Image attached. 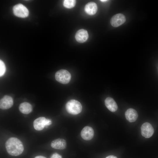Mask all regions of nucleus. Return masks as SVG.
I'll return each mask as SVG.
<instances>
[{
    "mask_svg": "<svg viewBox=\"0 0 158 158\" xmlns=\"http://www.w3.org/2000/svg\"><path fill=\"white\" fill-rule=\"evenodd\" d=\"M46 118L43 117H40L35 119L33 122L34 128L38 131L41 130L46 126Z\"/></svg>",
    "mask_w": 158,
    "mask_h": 158,
    "instance_id": "obj_12",
    "label": "nucleus"
},
{
    "mask_svg": "<svg viewBox=\"0 0 158 158\" xmlns=\"http://www.w3.org/2000/svg\"><path fill=\"white\" fill-rule=\"evenodd\" d=\"M142 135L146 138L151 137L154 133V129L152 125L148 122L143 123L141 127Z\"/></svg>",
    "mask_w": 158,
    "mask_h": 158,
    "instance_id": "obj_5",
    "label": "nucleus"
},
{
    "mask_svg": "<svg viewBox=\"0 0 158 158\" xmlns=\"http://www.w3.org/2000/svg\"><path fill=\"white\" fill-rule=\"evenodd\" d=\"M105 104L107 108L111 112H114L118 109L117 104L111 97H108L105 99Z\"/></svg>",
    "mask_w": 158,
    "mask_h": 158,
    "instance_id": "obj_14",
    "label": "nucleus"
},
{
    "mask_svg": "<svg viewBox=\"0 0 158 158\" xmlns=\"http://www.w3.org/2000/svg\"><path fill=\"white\" fill-rule=\"evenodd\" d=\"M88 34L87 31L84 29H81L78 30L76 32L75 38L78 42L83 43L87 40Z\"/></svg>",
    "mask_w": 158,
    "mask_h": 158,
    "instance_id": "obj_9",
    "label": "nucleus"
},
{
    "mask_svg": "<svg viewBox=\"0 0 158 158\" xmlns=\"http://www.w3.org/2000/svg\"><path fill=\"white\" fill-rule=\"evenodd\" d=\"M105 158H117V157L114 155H111L108 156Z\"/></svg>",
    "mask_w": 158,
    "mask_h": 158,
    "instance_id": "obj_20",
    "label": "nucleus"
},
{
    "mask_svg": "<svg viewBox=\"0 0 158 158\" xmlns=\"http://www.w3.org/2000/svg\"><path fill=\"white\" fill-rule=\"evenodd\" d=\"M94 132L93 129L91 127L86 126L84 127L81 132V136L84 140H90L93 137Z\"/></svg>",
    "mask_w": 158,
    "mask_h": 158,
    "instance_id": "obj_8",
    "label": "nucleus"
},
{
    "mask_svg": "<svg viewBox=\"0 0 158 158\" xmlns=\"http://www.w3.org/2000/svg\"><path fill=\"white\" fill-rule=\"evenodd\" d=\"M65 107L68 113L74 115L80 113L82 109L80 103L75 99H71L68 101L66 104Z\"/></svg>",
    "mask_w": 158,
    "mask_h": 158,
    "instance_id": "obj_2",
    "label": "nucleus"
},
{
    "mask_svg": "<svg viewBox=\"0 0 158 158\" xmlns=\"http://www.w3.org/2000/svg\"><path fill=\"white\" fill-rule=\"evenodd\" d=\"M76 1L75 0H65L63 1L64 6L68 8H71L74 7L75 5Z\"/></svg>",
    "mask_w": 158,
    "mask_h": 158,
    "instance_id": "obj_16",
    "label": "nucleus"
},
{
    "mask_svg": "<svg viewBox=\"0 0 158 158\" xmlns=\"http://www.w3.org/2000/svg\"><path fill=\"white\" fill-rule=\"evenodd\" d=\"M100 1H102V2H105L107 1H108L107 0H100Z\"/></svg>",
    "mask_w": 158,
    "mask_h": 158,
    "instance_id": "obj_22",
    "label": "nucleus"
},
{
    "mask_svg": "<svg viewBox=\"0 0 158 158\" xmlns=\"http://www.w3.org/2000/svg\"><path fill=\"white\" fill-rule=\"evenodd\" d=\"M19 109L22 113L28 114L32 111V107L31 105L29 103L24 102L20 104Z\"/></svg>",
    "mask_w": 158,
    "mask_h": 158,
    "instance_id": "obj_15",
    "label": "nucleus"
},
{
    "mask_svg": "<svg viewBox=\"0 0 158 158\" xmlns=\"http://www.w3.org/2000/svg\"><path fill=\"white\" fill-rule=\"evenodd\" d=\"M6 66L4 62L1 60H0V76L3 75L6 71Z\"/></svg>",
    "mask_w": 158,
    "mask_h": 158,
    "instance_id": "obj_17",
    "label": "nucleus"
},
{
    "mask_svg": "<svg viewBox=\"0 0 158 158\" xmlns=\"http://www.w3.org/2000/svg\"><path fill=\"white\" fill-rule=\"evenodd\" d=\"M50 158H62V157L60 155L55 153L52 154Z\"/></svg>",
    "mask_w": 158,
    "mask_h": 158,
    "instance_id": "obj_18",
    "label": "nucleus"
},
{
    "mask_svg": "<svg viewBox=\"0 0 158 158\" xmlns=\"http://www.w3.org/2000/svg\"><path fill=\"white\" fill-rule=\"evenodd\" d=\"M126 21L125 16L122 14L119 13L113 16L110 20V23L113 27H118L123 23Z\"/></svg>",
    "mask_w": 158,
    "mask_h": 158,
    "instance_id": "obj_6",
    "label": "nucleus"
},
{
    "mask_svg": "<svg viewBox=\"0 0 158 158\" xmlns=\"http://www.w3.org/2000/svg\"><path fill=\"white\" fill-rule=\"evenodd\" d=\"M97 9V4L93 2H90L87 3L84 8L85 12L90 15L95 14L96 13Z\"/></svg>",
    "mask_w": 158,
    "mask_h": 158,
    "instance_id": "obj_13",
    "label": "nucleus"
},
{
    "mask_svg": "<svg viewBox=\"0 0 158 158\" xmlns=\"http://www.w3.org/2000/svg\"><path fill=\"white\" fill-rule=\"evenodd\" d=\"M66 142L63 139L58 138L52 141L51 144L52 148L55 149L63 150L66 147Z\"/></svg>",
    "mask_w": 158,
    "mask_h": 158,
    "instance_id": "obj_10",
    "label": "nucleus"
},
{
    "mask_svg": "<svg viewBox=\"0 0 158 158\" xmlns=\"http://www.w3.org/2000/svg\"><path fill=\"white\" fill-rule=\"evenodd\" d=\"M125 116L127 120L130 122H134L136 121L138 118V114L134 109L129 108L125 113Z\"/></svg>",
    "mask_w": 158,
    "mask_h": 158,
    "instance_id": "obj_11",
    "label": "nucleus"
},
{
    "mask_svg": "<svg viewBox=\"0 0 158 158\" xmlns=\"http://www.w3.org/2000/svg\"><path fill=\"white\" fill-rule=\"evenodd\" d=\"M34 158H47L46 157L42 156H38L35 157Z\"/></svg>",
    "mask_w": 158,
    "mask_h": 158,
    "instance_id": "obj_21",
    "label": "nucleus"
},
{
    "mask_svg": "<svg viewBox=\"0 0 158 158\" xmlns=\"http://www.w3.org/2000/svg\"><path fill=\"white\" fill-rule=\"evenodd\" d=\"M5 147L7 152L13 156H17L21 154L24 150L22 142L15 137L9 138L6 142Z\"/></svg>",
    "mask_w": 158,
    "mask_h": 158,
    "instance_id": "obj_1",
    "label": "nucleus"
},
{
    "mask_svg": "<svg viewBox=\"0 0 158 158\" xmlns=\"http://www.w3.org/2000/svg\"><path fill=\"white\" fill-rule=\"evenodd\" d=\"M55 78L58 82L63 84H66L70 81L71 75L68 71L61 69L56 72Z\"/></svg>",
    "mask_w": 158,
    "mask_h": 158,
    "instance_id": "obj_3",
    "label": "nucleus"
},
{
    "mask_svg": "<svg viewBox=\"0 0 158 158\" xmlns=\"http://www.w3.org/2000/svg\"><path fill=\"white\" fill-rule=\"evenodd\" d=\"M13 104V99L9 96H4L0 101V108L2 109H8L11 107Z\"/></svg>",
    "mask_w": 158,
    "mask_h": 158,
    "instance_id": "obj_7",
    "label": "nucleus"
},
{
    "mask_svg": "<svg viewBox=\"0 0 158 158\" xmlns=\"http://www.w3.org/2000/svg\"><path fill=\"white\" fill-rule=\"evenodd\" d=\"M13 12L15 16L22 18L27 17L29 13L27 8L21 4H17L14 6Z\"/></svg>",
    "mask_w": 158,
    "mask_h": 158,
    "instance_id": "obj_4",
    "label": "nucleus"
},
{
    "mask_svg": "<svg viewBox=\"0 0 158 158\" xmlns=\"http://www.w3.org/2000/svg\"><path fill=\"white\" fill-rule=\"evenodd\" d=\"M51 124V120L49 119H46V126H49Z\"/></svg>",
    "mask_w": 158,
    "mask_h": 158,
    "instance_id": "obj_19",
    "label": "nucleus"
}]
</instances>
